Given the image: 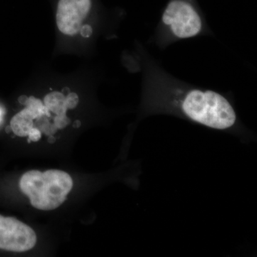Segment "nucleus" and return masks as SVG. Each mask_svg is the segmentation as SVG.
<instances>
[{"instance_id": "obj_1", "label": "nucleus", "mask_w": 257, "mask_h": 257, "mask_svg": "<svg viewBox=\"0 0 257 257\" xmlns=\"http://www.w3.org/2000/svg\"><path fill=\"white\" fill-rule=\"evenodd\" d=\"M128 57V68L142 74L140 119L168 115L191 124L229 134L243 143L254 136L240 119L231 93L194 85L172 75L146 47L138 43Z\"/></svg>"}, {"instance_id": "obj_3", "label": "nucleus", "mask_w": 257, "mask_h": 257, "mask_svg": "<svg viewBox=\"0 0 257 257\" xmlns=\"http://www.w3.org/2000/svg\"><path fill=\"white\" fill-rule=\"evenodd\" d=\"M20 187L28 196L32 207L50 211L63 204L73 187V180L63 171L50 170L41 172L30 170L22 176Z\"/></svg>"}, {"instance_id": "obj_6", "label": "nucleus", "mask_w": 257, "mask_h": 257, "mask_svg": "<svg viewBox=\"0 0 257 257\" xmlns=\"http://www.w3.org/2000/svg\"><path fill=\"white\" fill-rule=\"evenodd\" d=\"M33 116L30 111L25 108L23 110L15 115L11 119L10 127L12 128V131L17 136L21 137V138L28 136L30 130L33 128Z\"/></svg>"}, {"instance_id": "obj_5", "label": "nucleus", "mask_w": 257, "mask_h": 257, "mask_svg": "<svg viewBox=\"0 0 257 257\" xmlns=\"http://www.w3.org/2000/svg\"><path fill=\"white\" fill-rule=\"evenodd\" d=\"M94 6V0H58L56 20L64 35H77Z\"/></svg>"}, {"instance_id": "obj_8", "label": "nucleus", "mask_w": 257, "mask_h": 257, "mask_svg": "<svg viewBox=\"0 0 257 257\" xmlns=\"http://www.w3.org/2000/svg\"><path fill=\"white\" fill-rule=\"evenodd\" d=\"M25 105L33 116L34 119L42 117L44 115H48V116L50 115L48 109L42 104V101L34 96L28 98Z\"/></svg>"}, {"instance_id": "obj_2", "label": "nucleus", "mask_w": 257, "mask_h": 257, "mask_svg": "<svg viewBox=\"0 0 257 257\" xmlns=\"http://www.w3.org/2000/svg\"><path fill=\"white\" fill-rule=\"evenodd\" d=\"M214 36L197 0H168L148 40L160 50L177 42Z\"/></svg>"}, {"instance_id": "obj_7", "label": "nucleus", "mask_w": 257, "mask_h": 257, "mask_svg": "<svg viewBox=\"0 0 257 257\" xmlns=\"http://www.w3.org/2000/svg\"><path fill=\"white\" fill-rule=\"evenodd\" d=\"M45 106L49 111L57 115L65 114L67 106L65 104V96L59 92H51L45 97Z\"/></svg>"}, {"instance_id": "obj_13", "label": "nucleus", "mask_w": 257, "mask_h": 257, "mask_svg": "<svg viewBox=\"0 0 257 257\" xmlns=\"http://www.w3.org/2000/svg\"><path fill=\"white\" fill-rule=\"evenodd\" d=\"M28 96L25 95L21 96L20 98H19V101H20L22 104H25L27 100H28Z\"/></svg>"}, {"instance_id": "obj_11", "label": "nucleus", "mask_w": 257, "mask_h": 257, "mask_svg": "<svg viewBox=\"0 0 257 257\" xmlns=\"http://www.w3.org/2000/svg\"><path fill=\"white\" fill-rule=\"evenodd\" d=\"M29 140L32 142H37L41 139L42 133L38 128H32L28 135Z\"/></svg>"}, {"instance_id": "obj_4", "label": "nucleus", "mask_w": 257, "mask_h": 257, "mask_svg": "<svg viewBox=\"0 0 257 257\" xmlns=\"http://www.w3.org/2000/svg\"><path fill=\"white\" fill-rule=\"evenodd\" d=\"M36 243L37 235L30 226L16 218L0 215V249L25 252Z\"/></svg>"}, {"instance_id": "obj_10", "label": "nucleus", "mask_w": 257, "mask_h": 257, "mask_svg": "<svg viewBox=\"0 0 257 257\" xmlns=\"http://www.w3.org/2000/svg\"><path fill=\"white\" fill-rule=\"evenodd\" d=\"M70 122V119L65 114L57 115L54 119V124L57 128L66 127Z\"/></svg>"}, {"instance_id": "obj_12", "label": "nucleus", "mask_w": 257, "mask_h": 257, "mask_svg": "<svg viewBox=\"0 0 257 257\" xmlns=\"http://www.w3.org/2000/svg\"><path fill=\"white\" fill-rule=\"evenodd\" d=\"M79 32H80L82 37L87 38V37H89L92 35L93 30L90 25H85L82 26Z\"/></svg>"}, {"instance_id": "obj_9", "label": "nucleus", "mask_w": 257, "mask_h": 257, "mask_svg": "<svg viewBox=\"0 0 257 257\" xmlns=\"http://www.w3.org/2000/svg\"><path fill=\"white\" fill-rule=\"evenodd\" d=\"M79 103V96L76 93H69L65 97V104L67 109H73Z\"/></svg>"}]
</instances>
